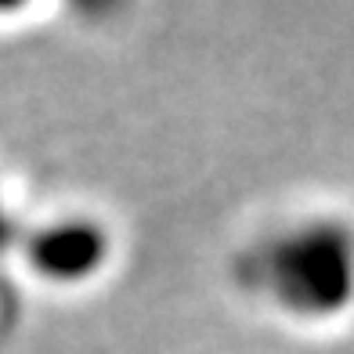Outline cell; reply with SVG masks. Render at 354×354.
<instances>
[{"label": "cell", "instance_id": "obj_1", "mask_svg": "<svg viewBox=\"0 0 354 354\" xmlns=\"http://www.w3.org/2000/svg\"><path fill=\"white\" fill-rule=\"evenodd\" d=\"M239 279L293 318H333L354 300V232L340 221H300L250 246Z\"/></svg>", "mask_w": 354, "mask_h": 354}, {"label": "cell", "instance_id": "obj_2", "mask_svg": "<svg viewBox=\"0 0 354 354\" xmlns=\"http://www.w3.org/2000/svg\"><path fill=\"white\" fill-rule=\"evenodd\" d=\"M109 257V232L91 217H62L29 239V264L47 282L76 286L102 271Z\"/></svg>", "mask_w": 354, "mask_h": 354}]
</instances>
